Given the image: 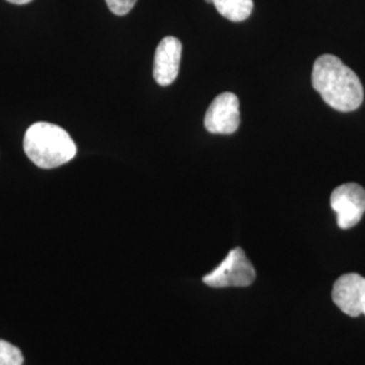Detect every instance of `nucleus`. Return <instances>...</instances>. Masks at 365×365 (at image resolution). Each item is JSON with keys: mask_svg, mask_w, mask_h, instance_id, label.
Listing matches in <instances>:
<instances>
[{"mask_svg": "<svg viewBox=\"0 0 365 365\" xmlns=\"http://www.w3.org/2000/svg\"><path fill=\"white\" fill-rule=\"evenodd\" d=\"M217 11L232 22L248 19L253 11V0H212Z\"/></svg>", "mask_w": 365, "mask_h": 365, "instance_id": "nucleus-8", "label": "nucleus"}, {"mask_svg": "<svg viewBox=\"0 0 365 365\" xmlns=\"http://www.w3.org/2000/svg\"><path fill=\"white\" fill-rule=\"evenodd\" d=\"M135 3L137 0H106V4L110 9V11L118 16H123L130 13Z\"/></svg>", "mask_w": 365, "mask_h": 365, "instance_id": "nucleus-10", "label": "nucleus"}, {"mask_svg": "<svg viewBox=\"0 0 365 365\" xmlns=\"http://www.w3.org/2000/svg\"><path fill=\"white\" fill-rule=\"evenodd\" d=\"M240 101L233 92H223L210 105L205 128L211 134H233L240 128Z\"/></svg>", "mask_w": 365, "mask_h": 365, "instance_id": "nucleus-5", "label": "nucleus"}, {"mask_svg": "<svg viewBox=\"0 0 365 365\" xmlns=\"http://www.w3.org/2000/svg\"><path fill=\"white\" fill-rule=\"evenodd\" d=\"M363 314H365V299L364 303H363Z\"/></svg>", "mask_w": 365, "mask_h": 365, "instance_id": "nucleus-12", "label": "nucleus"}, {"mask_svg": "<svg viewBox=\"0 0 365 365\" xmlns=\"http://www.w3.org/2000/svg\"><path fill=\"white\" fill-rule=\"evenodd\" d=\"M182 51V42L176 37L161 39L157 46L153 66V78L157 84L167 87L176 80L180 69Z\"/></svg>", "mask_w": 365, "mask_h": 365, "instance_id": "nucleus-7", "label": "nucleus"}, {"mask_svg": "<svg viewBox=\"0 0 365 365\" xmlns=\"http://www.w3.org/2000/svg\"><path fill=\"white\" fill-rule=\"evenodd\" d=\"M24 354L13 344L0 339V365H22Z\"/></svg>", "mask_w": 365, "mask_h": 365, "instance_id": "nucleus-9", "label": "nucleus"}, {"mask_svg": "<svg viewBox=\"0 0 365 365\" xmlns=\"http://www.w3.org/2000/svg\"><path fill=\"white\" fill-rule=\"evenodd\" d=\"M24 150L38 168L53 170L73 160L78 146L63 128L48 122H37L26 130Z\"/></svg>", "mask_w": 365, "mask_h": 365, "instance_id": "nucleus-2", "label": "nucleus"}, {"mask_svg": "<svg viewBox=\"0 0 365 365\" xmlns=\"http://www.w3.org/2000/svg\"><path fill=\"white\" fill-rule=\"evenodd\" d=\"M206 1H207V3H211V4H212V0H206Z\"/></svg>", "mask_w": 365, "mask_h": 365, "instance_id": "nucleus-13", "label": "nucleus"}, {"mask_svg": "<svg viewBox=\"0 0 365 365\" xmlns=\"http://www.w3.org/2000/svg\"><path fill=\"white\" fill-rule=\"evenodd\" d=\"M331 297L342 313L349 317H359L363 314L365 277L357 274H342L333 286Z\"/></svg>", "mask_w": 365, "mask_h": 365, "instance_id": "nucleus-6", "label": "nucleus"}, {"mask_svg": "<svg viewBox=\"0 0 365 365\" xmlns=\"http://www.w3.org/2000/svg\"><path fill=\"white\" fill-rule=\"evenodd\" d=\"M312 81L324 102L341 113L357 110L364 101L360 78L336 56L324 54L315 60Z\"/></svg>", "mask_w": 365, "mask_h": 365, "instance_id": "nucleus-1", "label": "nucleus"}, {"mask_svg": "<svg viewBox=\"0 0 365 365\" xmlns=\"http://www.w3.org/2000/svg\"><path fill=\"white\" fill-rule=\"evenodd\" d=\"M256 279V271L241 248L232 249L225 260L209 274L203 283L209 287H249Z\"/></svg>", "mask_w": 365, "mask_h": 365, "instance_id": "nucleus-3", "label": "nucleus"}, {"mask_svg": "<svg viewBox=\"0 0 365 365\" xmlns=\"http://www.w3.org/2000/svg\"><path fill=\"white\" fill-rule=\"evenodd\" d=\"M330 206L337 214L339 229H352L364 215L365 190L356 182L342 184L330 196Z\"/></svg>", "mask_w": 365, "mask_h": 365, "instance_id": "nucleus-4", "label": "nucleus"}, {"mask_svg": "<svg viewBox=\"0 0 365 365\" xmlns=\"http://www.w3.org/2000/svg\"><path fill=\"white\" fill-rule=\"evenodd\" d=\"M9 3H13V4H16V6H24V4H27V3H30V1H33V0H7Z\"/></svg>", "mask_w": 365, "mask_h": 365, "instance_id": "nucleus-11", "label": "nucleus"}]
</instances>
